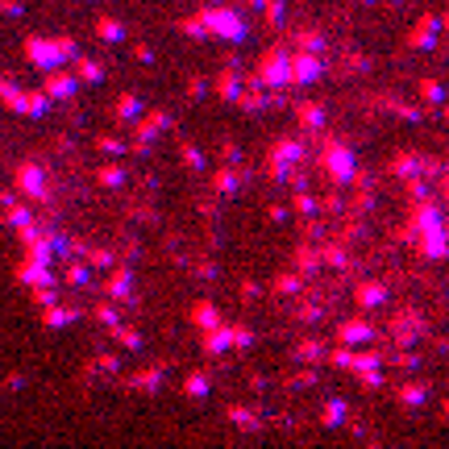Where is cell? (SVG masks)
<instances>
[{
	"instance_id": "cell-1",
	"label": "cell",
	"mask_w": 449,
	"mask_h": 449,
	"mask_svg": "<svg viewBox=\"0 0 449 449\" xmlns=\"http://www.w3.org/2000/svg\"><path fill=\"white\" fill-rule=\"evenodd\" d=\"M80 54V46L75 38H67V34H58V38H25V58L46 71V67H58V63H67V58H75Z\"/></svg>"
},
{
	"instance_id": "cell-2",
	"label": "cell",
	"mask_w": 449,
	"mask_h": 449,
	"mask_svg": "<svg viewBox=\"0 0 449 449\" xmlns=\"http://www.w3.org/2000/svg\"><path fill=\"white\" fill-rule=\"evenodd\" d=\"M200 21H204L208 38H229V42H241V38H246V21H241L229 4H208V8H200Z\"/></svg>"
},
{
	"instance_id": "cell-3",
	"label": "cell",
	"mask_w": 449,
	"mask_h": 449,
	"mask_svg": "<svg viewBox=\"0 0 449 449\" xmlns=\"http://www.w3.org/2000/svg\"><path fill=\"white\" fill-rule=\"evenodd\" d=\"M320 171H324V175H329L333 183H350V179H354V171H358V163H354V150L329 137V141L320 146Z\"/></svg>"
},
{
	"instance_id": "cell-4",
	"label": "cell",
	"mask_w": 449,
	"mask_h": 449,
	"mask_svg": "<svg viewBox=\"0 0 449 449\" xmlns=\"http://www.w3.org/2000/svg\"><path fill=\"white\" fill-rule=\"evenodd\" d=\"M324 75V63H320V54L316 50H296V54H287V84H316Z\"/></svg>"
},
{
	"instance_id": "cell-5",
	"label": "cell",
	"mask_w": 449,
	"mask_h": 449,
	"mask_svg": "<svg viewBox=\"0 0 449 449\" xmlns=\"http://www.w3.org/2000/svg\"><path fill=\"white\" fill-rule=\"evenodd\" d=\"M250 84H254V88H283V84H287V54H283V50L263 54V63H258V71L250 75Z\"/></svg>"
},
{
	"instance_id": "cell-6",
	"label": "cell",
	"mask_w": 449,
	"mask_h": 449,
	"mask_svg": "<svg viewBox=\"0 0 449 449\" xmlns=\"http://www.w3.org/2000/svg\"><path fill=\"white\" fill-rule=\"evenodd\" d=\"M300 158H304V141H296V137L274 141V150H270V179H287Z\"/></svg>"
},
{
	"instance_id": "cell-7",
	"label": "cell",
	"mask_w": 449,
	"mask_h": 449,
	"mask_svg": "<svg viewBox=\"0 0 449 449\" xmlns=\"http://www.w3.org/2000/svg\"><path fill=\"white\" fill-rule=\"evenodd\" d=\"M42 91L46 100H71L80 91V80H75V71H63V63H58V67L42 71Z\"/></svg>"
},
{
	"instance_id": "cell-8",
	"label": "cell",
	"mask_w": 449,
	"mask_h": 449,
	"mask_svg": "<svg viewBox=\"0 0 449 449\" xmlns=\"http://www.w3.org/2000/svg\"><path fill=\"white\" fill-rule=\"evenodd\" d=\"M129 283H134V267H117V263H113V267H108V279H104V291H108L117 304H134V287H129Z\"/></svg>"
},
{
	"instance_id": "cell-9",
	"label": "cell",
	"mask_w": 449,
	"mask_h": 449,
	"mask_svg": "<svg viewBox=\"0 0 449 449\" xmlns=\"http://www.w3.org/2000/svg\"><path fill=\"white\" fill-rule=\"evenodd\" d=\"M17 191L25 200H46V175L38 163H21L17 167Z\"/></svg>"
},
{
	"instance_id": "cell-10",
	"label": "cell",
	"mask_w": 449,
	"mask_h": 449,
	"mask_svg": "<svg viewBox=\"0 0 449 449\" xmlns=\"http://www.w3.org/2000/svg\"><path fill=\"white\" fill-rule=\"evenodd\" d=\"M379 337V329L370 324V320H341L337 324V341L341 346H366V341H374Z\"/></svg>"
},
{
	"instance_id": "cell-11",
	"label": "cell",
	"mask_w": 449,
	"mask_h": 449,
	"mask_svg": "<svg viewBox=\"0 0 449 449\" xmlns=\"http://www.w3.org/2000/svg\"><path fill=\"white\" fill-rule=\"evenodd\" d=\"M8 108H13L17 117H42L46 108H50V100H46L42 88H38V91H21V88H17V96L8 100Z\"/></svg>"
},
{
	"instance_id": "cell-12",
	"label": "cell",
	"mask_w": 449,
	"mask_h": 449,
	"mask_svg": "<svg viewBox=\"0 0 449 449\" xmlns=\"http://www.w3.org/2000/svg\"><path fill=\"white\" fill-rule=\"evenodd\" d=\"M171 125H175V117H171L167 108H154V113H146L134 125V134H137V141H154V137L163 134V129H171Z\"/></svg>"
},
{
	"instance_id": "cell-13",
	"label": "cell",
	"mask_w": 449,
	"mask_h": 449,
	"mask_svg": "<svg viewBox=\"0 0 449 449\" xmlns=\"http://www.w3.org/2000/svg\"><path fill=\"white\" fill-rule=\"evenodd\" d=\"M354 304H358L362 312L366 308H379V304H387V283H379V279H366L354 287Z\"/></svg>"
},
{
	"instance_id": "cell-14",
	"label": "cell",
	"mask_w": 449,
	"mask_h": 449,
	"mask_svg": "<svg viewBox=\"0 0 449 449\" xmlns=\"http://www.w3.org/2000/svg\"><path fill=\"white\" fill-rule=\"evenodd\" d=\"M420 329H424V320L416 312H404L391 320V337H396V346H412L416 337H420Z\"/></svg>"
},
{
	"instance_id": "cell-15",
	"label": "cell",
	"mask_w": 449,
	"mask_h": 449,
	"mask_svg": "<svg viewBox=\"0 0 449 449\" xmlns=\"http://www.w3.org/2000/svg\"><path fill=\"white\" fill-rule=\"evenodd\" d=\"M437 30H441V21H437V17H420V21H416V30H412V38H407V46H412V50H433Z\"/></svg>"
},
{
	"instance_id": "cell-16",
	"label": "cell",
	"mask_w": 449,
	"mask_h": 449,
	"mask_svg": "<svg viewBox=\"0 0 449 449\" xmlns=\"http://www.w3.org/2000/svg\"><path fill=\"white\" fill-rule=\"evenodd\" d=\"M17 279H21L25 287H42V283H58V274H54V270L46 267V263H30V258H25V263L17 267Z\"/></svg>"
},
{
	"instance_id": "cell-17",
	"label": "cell",
	"mask_w": 449,
	"mask_h": 449,
	"mask_svg": "<svg viewBox=\"0 0 449 449\" xmlns=\"http://www.w3.org/2000/svg\"><path fill=\"white\" fill-rule=\"evenodd\" d=\"M213 91L221 96V100H229L233 104V96L241 91V80H237V58H229L221 67V75H217V84H213Z\"/></svg>"
},
{
	"instance_id": "cell-18",
	"label": "cell",
	"mask_w": 449,
	"mask_h": 449,
	"mask_svg": "<svg viewBox=\"0 0 449 449\" xmlns=\"http://www.w3.org/2000/svg\"><path fill=\"white\" fill-rule=\"evenodd\" d=\"M296 117H300V125H304L308 134H324V104H316V100L296 104Z\"/></svg>"
},
{
	"instance_id": "cell-19",
	"label": "cell",
	"mask_w": 449,
	"mask_h": 449,
	"mask_svg": "<svg viewBox=\"0 0 449 449\" xmlns=\"http://www.w3.org/2000/svg\"><path fill=\"white\" fill-rule=\"evenodd\" d=\"M163 374H167V366L158 362V366H150V370L134 374V379H129V387H134V391H141V396H154V391L163 387Z\"/></svg>"
},
{
	"instance_id": "cell-20",
	"label": "cell",
	"mask_w": 449,
	"mask_h": 449,
	"mask_svg": "<svg viewBox=\"0 0 449 449\" xmlns=\"http://www.w3.org/2000/svg\"><path fill=\"white\" fill-rule=\"evenodd\" d=\"M75 316H80L75 308H67V304H58V300H54V304H46V308H42V324H46V329H67Z\"/></svg>"
},
{
	"instance_id": "cell-21",
	"label": "cell",
	"mask_w": 449,
	"mask_h": 449,
	"mask_svg": "<svg viewBox=\"0 0 449 449\" xmlns=\"http://www.w3.org/2000/svg\"><path fill=\"white\" fill-rule=\"evenodd\" d=\"M229 424H237V429H246V433H263V416L258 412H250V407H241V404H233L229 407Z\"/></svg>"
},
{
	"instance_id": "cell-22",
	"label": "cell",
	"mask_w": 449,
	"mask_h": 449,
	"mask_svg": "<svg viewBox=\"0 0 449 449\" xmlns=\"http://www.w3.org/2000/svg\"><path fill=\"white\" fill-rule=\"evenodd\" d=\"M187 320L204 333V329H213V324H221V312H217V304H208V300H200L191 312H187Z\"/></svg>"
},
{
	"instance_id": "cell-23",
	"label": "cell",
	"mask_w": 449,
	"mask_h": 449,
	"mask_svg": "<svg viewBox=\"0 0 449 449\" xmlns=\"http://www.w3.org/2000/svg\"><path fill=\"white\" fill-rule=\"evenodd\" d=\"M75 80L80 84H100L104 80V67L96 58H88V54H75Z\"/></svg>"
},
{
	"instance_id": "cell-24",
	"label": "cell",
	"mask_w": 449,
	"mask_h": 449,
	"mask_svg": "<svg viewBox=\"0 0 449 449\" xmlns=\"http://www.w3.org/2000/svg\"><path fill=\"white\" fill-rule=\"evenodd\" d=\"M96 38H104V42H121V38H125V25H121L117 17L100 13V17H96Z\"/></svg>"
},
{
	"instance_id": "cell-25",
	"label": "cell",
	"mask_w": 449,
	"mask_h": 449,
	"mask_svg": "<svg viewBox=\"0 0 449 449\" xmlns=\"http://www.w3.org/2000/svg\"><path fill=\"white\" fill-rule=\"evenodd\" d=\"M416 171H424V158H420V154H396V158H391V175L407 179V175H416Z\"/></svg>"
},
{
	"instance_id": "cell-26",
	"label": "cell",
	"mask_w": 449,
	"mask_h": 449,
	"mask_svg": "<svg viewBox=\"0 0 449 449\" xmlns=\"http://www.w3.org/2000/svg\"><path fill=\"white\" fill-rule=\"evenodd\" d=\"M429 396H433L429 383H404V387H400V404H407V407H420Z\"/></svg>"
},
{
	"instance_id": "cell-27",
	"label": "cell",
	"mask_w": 449,
	"mask_h": 449,
	"mask_svg": "<svg viewBox=\"0 0 449 449\" xmlns=\"http://www.w3.org/2000/svg\"><path fill=\"white\" fill-rule=\"evenodd\" d=\"M233 104H237V108H246V113H258V108H267L270 100H267V96H263L258 88H254V84H250L246 91H237V96H233Z\"/></svg>"
},
{
	"instance_id": "cell-28",
	"label": "cell",
	"mask_w": 449,
	"mask_h": 449,
	"mask_svg": "<svg viewBox=\"0 0 449 449\" xmlns=\"http://www.w3.org/2000/svg\"><path fill=\"white\" fill-rule=\"evenodd\" d=\"M270 287H274L279 296H300V287H304V274H300V270H283V274H279Z\"/></svg>"
},
{
	"instance_id": "cell-29",
	"label": "cell",
	"mask_w": 449,
	"mask_h": 449,
	"mask_svg": "<svg viewBox=\"0 0 449 449\" xmlns=\"http://www.w3.org/2000/svg\"><path fill=\"white\" fill-rule=\"evenodd\" d=\"M316 258H320L324 267H333V270H350V254H346V246H324Z\"/></svg>"
},
{
	"instance_id": "cell-30",
	"label": "cell",
	"mask_w": 449,
	"mask_h": 449,
	"mask_svg": "<svg viewBox=\"0 0 449 449\" xmlns=\"http://www.w3.org/2000/svg\"><path fill=\"white\" fill-rule=\"evenodd\" d=\"M4 221L13 224V229H21V224L34 221V208H30V204H17V200H8V204H4Z\"/></svg>"
},
{
	"instance_id": "cell-31",
	"label": "cell",
	"mask_w": 449,
	"mask_h": 449,
	"mask_svg": "<svg viewBox=\"0 0 449 449\" xmlns=\"http://www.w3.org/2000/svg\"><path fill=\"white\" fill-rule=\"evenodd\" d=\"M237 171H233V167H221V171H217V175H213V191H217V196H233V191H237Z\"/></svg>"
},
{
	"instance_id": "cell-32",
	"label": "cell",
	"mask_w": 449,
	"mask_h": 449,
	"mask_svg": "<svg viewBox=\"0 0 449 449\" xmlns=\"http://www.w3.org/2000/svg\"><path fill=\"white\" fill-rule=\"evenodd\" d=\"M63 283H67V287H88V283H91V267H88V263H67Z\"/></svg>"
},
{
	"instance_id": "cell-33",
	"label": "cell",
	"mask_w": 449,
	"mask_h": 449,
	"mask_svg": "<svg viewBox=\"0 0 449 449\" xmlns=\"http://www.w3.org/2000/svg\"><path fill=\"white\" fill-rule=\"evenodd\" d=\"M137 113H141V100H137L134 91H125V96H117V121H134Z\"/></svg>"
},
{
	"instance_id": "cell-34",
	"label": "cell",
	"mask_w": 449,
	"mask_h": 449,
	"mask_svg": "<svg viewBox=\"0 0 449 449\" xmlns=\"http://www.w3.org/2000/svg\"><path fill=\"white\" fill-rule=\"evenodd\" d=\"M346 420V400H329V404L320 407V424L324 429H333V424H341Z\"/></svg>"
},
{
	"instance_id": "cell-35",
	"label": "cell",
	"mask_w": 449,
	"mask_h": 449,
	"mask_svg": "<svg viewBox=\"0 0 449 449\" xmlns=\"http://www.w3.org/2000/svg\"><path fill=\"white\" fill-rule=\"evenodd\" d=\"M183 391H187L191 400H204V396H208V374H204V370H191L187 383H183Z\"/></svg>"
},
{
	"instance_id": "cell-36",
	"label": "cell",
	"mask_w": 449,
	"mask_h": 449,
	"mask_svg": "<svg viewBox=\"0 0 449 449\" xmlns=\"http://www.w3.org/2000/svg\"><path fill=\"white\" fill-rule=\"evenodd\" d=\"M379 366H383V354H374V350H366V354H358V358L350 362V370H358V374H370Z\"/></svg>"
},
{
	"instance_id": "cell-37",
	"label": "cell",
	"mask_w": 449,
	"mask_h": 449,
	"mask_svg": "<svg viewBox=\"0 0 449 449\" xmlns=\"http://www.w3.org/2000/svg\"><path fill=\"white\" fill-rule=\"evenodd\" d=\"M296 358H300V362H320V358H324V346L308 337V341H300V346H296Z\"/></svg>"
},
{
	"instance_id": "cell-38",
	"label": "cell",
	"mask_w": 449,
	"mask_h": 449,
	"mask_svg": "<svg viewBox=\"0 0 449 449\" xmlns=\"http://www.w3.org/2000/svg\"><path fill=\"white\" fill-rule=\"evenodd\" d=\"M84 263H88V267H113V263H117V254H113V250L91 246V250H84Z\"/></svg>"
},
{
	"instance_id": "cell-39",
	"label": "cell",
	"mask_w": 449,
	"mask_h": 449,
	"mask_svg": "<svg viewBox=\"0 0 449 449\" xmlns=\"http://www.w3.org/2000/svg\"><path fill=\"white\" fill-rule=\"evenodd\" d=\"M179 150H183V163H187L191 171H204V163H208V158H204V150H196L191 141H179Z\"/></svg>"
},
{
	"instance_id": "cell-40",
	"label": "cell",
	"mask_w": 449,
	"mask_h": 449,
	"mask_svg": "<svg viewBox=\"0 0 449 449\" xmlns=\"http://www.w3.org/2000/svg\"><path fill=\"white\" fill-rule=\"evenodd\" d=\"M316 263H320V258H316V250H308V246H300V250H296V270H300V274H312Z\"/></svg>"
},
{
	"instance_id": "cell-41",
	"label": "cell",
	"mask_w": 449,
	"mask_h": 449,
	"mask_svg": "<svg viewBox=\"0 0 449 449\" xmlns=\"http://www.w3.org/2000/svg\"><path fill=\"white\" fill-rule=\"evenodd\" d=\"M250 341H254V333H250L246 324H229V346H233V350H246Z\"/></svg>"
},
{
	"instance_id": "cell-42",
	"label": "cell",
	"mask_w": 449,
	"mask_h": 449,
	"mask_svg": "<svg viewBox=\"0 0 449 449\" xmlns=\"http://www.w3.org/2000/svg\"><path fill=\"white\" fill-rule=\"evenodd\" d=\"M420 96H424V104H441V100H445V88H441L437 80H420Z\"/></svg>"
},
{
	"instance_id": "cell-43",
	"label": "cell",
	"mask_w": 449,
	"mask_h": 449,
	"mask_svg": "<svg viewBox=\"0 0 449 449\" xmlns=\"http://www.w3.org/2000/svg\"><path fill=\"white\" fill-rule=\"evenodd\" d=\"M324 358L333 362V366H341V370H350V362H354V354H350V346H333V350H324Z\"/></svg>"
},
{
	"instance_id": "cell-44",
	"label": "cell",
	"mask_w": 449,
	"mask_h": 449,
	"mask_svg": "<svg viewBox=\"0 0 449 449\" xmlns=\"http://www.w3.org/2000/svg\"><path fill=\"white\" fill-rule=\"evenodd\" d=\"M291 208H296V213H304V217H312V213H316V196H308V191L300 187V191L291 196Z\"/></svg>"
},
{
	"instance_id": "cell-45",
	"label": "cell",
	"mask_w": 449,
	"mask_h": 449,
	"mask_svg": "<svg viewBox=\"0 0 449 449\" xmlns=\"http://www.w3.org/2000/svg\"><path fill=\"white\" fill-rule=\"evenodd\" d=\"M113 337H117V341H121L125 350H137V346H141V337H137L129 324H113Z\"/></svg>"
},
{
	"instance_id": "cell-46",
	"label": "cell",
	"mask_w": 449,
	"mask_h": 449,
	"mask_svg": "<svg viewBox=\"0 0 449 449\" xmlns=\"http://www.w3.org/2000/svg\"><path fill=\"white\" fill-rule=\"evenodd\" d=\"M96 179H100V187H121V183H125V171H121V167H100Z\"/></svg>"
},
{
	"instance_id": "cell-47",
	"label": "cell",
	"mask_w": 449,
	"mask_h": 449,
	"mask_svg": "<svg viewBox=\"0 0 449 449\" xmlns=\"http://www.w3.org/2000/svg\"><path fill=\"white\" fill-rule=\"evenodd\" d=\"M179 30L187 34V38H208V30H204L200 13H196V17H183V21H179Z\"/></svg>"
},
{
	"instance_id": "cell-48",
	"label": "cell",
	"mask_w": 449,
	"mask_h": 449,
	"mask_svg": "<svg viewBox=\"0 0 449 449\" xmlns=\"http://www.w3.org/2000/svg\"><path fill=\"white\" fill-rule=\"evenodd\" d=\"M96 150H104V154H125L129 146H125L121 137H96Z\"/></svg>"
},
{
	"instance_id": "cell-49",
	"label": "cell",
	"mask_w": 449,
	"mask_h": 449,
	"mask_svg": "<svg viewBox=\"0 0 449 449\" xmlns=\"http://www.w3.org/2000/svg\"><path fill=\"white\" fill-rule=\"evenodd\" d=\"M296 42H300V50H320V46H324V38H320L316 30H304V34H300Z\"/></svg>"
},
{
	"instance_id": "cell-50",
	"label": "cell",
	"mask_w": 449,
	"mask_h": 449,
	"mask_svg": "<svg viewBox=\"0 0 449 449\" xmlns=\"http://www.w3.org/2000/svg\"><path fill=\"white\" fill-rule=\"evenodd\" d=\"M91 366H96V370H100V374H117V370H121V362L113 358V354H100V358L91 362Z\"/></svg>"
},
{
	"instance_id": "cell-51",
	"label": "cell",
	"mask_w": 449,
	"mask_h": 449,
	"mask_svg": "<svg viewBox=\"0 0 449 449\" xmlns=\"http://www.w3.org/2000/svg\"><path fill=\"white\" fill-rule=\"evenodd\" d=\"M263 8H267L270 25H279V21H283V0H263Z\"/></svg>"
},
{
	"instance_id": "cell-52",
	"label": "cell",
	"mask_w": 449,
	"mask_h": 449,
	"mask_svg": "<svg viewBox=\"0 0 449 449\" xmlns=\"http://www.w3.org/2000/svg\"><path fill=\"white\" fill-rule=\"evenodd\" d=\"M13 96H17V84H13L8 75H0V104L8 108V100H13Z\"/></svg>"
},
{
	"instance_id": "cell-53",
	"label": "cell",
	"mask_w": 449,
	"mask_h": 449,
	"mask_svg": "<svg viewBox=\"0 0 449 449\" xmlns=\"http://www.w3.org/2000/svg\"><path fill=\"white\" fill-rule=\"evenodd\" d=\"M204 91H208V80H200V75H191V80H187V96H191V100H200Z\"/></svg>"
},
{
	"instance_id": "cell-54",
	"label": "cell",
	"mask_w": 449,
	"mask_h": 449,
	"mask_svg": "<svg viewBox=\"0 0 449 449\" xmlns=\"http://www.w3.org/2000/svg\"><path fill=\"white\" fill-rule=\"evenodd\" d=\"M407 191H412V200H429V183L412 179V175H407Z\"/></svg>"
},
{
	"instance_id": "cell-55",
	"label": "cell",
	"mask_w": 449,
	"mask_h": 449,
	"mask_svg": "<svg viewBox=\"0 0 449 449\" xmlns=\"http://www.w3.org/2000/svg\"><path fill=\"white\" fill-rule=\"evenodd\" d=\"M96 324H108V329H113V324H117V312H113V308H100V304H96Z\"/></svg>"
},
{
	"instance_id": "cell-56",
	"label": "cell",
	"mask_w": 449,
	"mask_h": 449,
	"mask_svg": "<svg viewBox=\"0 0 449 449\" xmlns=\"http://www.w3.org/2000/svg\"><path fill=\"white\" fill-rule=\"evenodd\" d=\"M258 296H263V287H258V283H241V300H246V304H250V300H258Z\"/></svg>"
},
{
	"instance_id": "cell-57",
	"label": "cell",
	"mask_w": 449,
	"mask_h": 449,
	"mask_svg": "<svg viewBox=\"0 0 449 449\" xmlns=\"http://www.w3.org/2000/svg\"><path fill=\"white\" fill-rule=\"evenodd\" d=\"M25 383H30V379H25V374H8V379H4V391H21V387H25Z\"/></svg>"
},
{
	"instance_id": "cell-58",
	"label": "cell",
	"mask_w": 449,
	"mask_h": 449,
	"mask_svg": "<svg viewBox=\"0 0 449 449\" xmlns=\"http://www.w3.org/2000/svg\"><path fill=\"white\" fill-rule=\"evenodd\" d=\"M0 13H8V17H21V0H0Z\"/></svg>"
},
{
	"instance_id": "cell-59",
	"label": "cell",
	"mask_w": 449,
	"mask_h": 449,
	"mask_svg": "<svg viewBox=\"0 0 449 449\" xmlns=\"http://www.w3.org/2000/svg\"><path fill=\"white\" fill-rule=\"evenodd\" d=\"M134 58L137 63H154V50L150 46H134Z\"/></svg>"
},
{
	"instance_id": "cell-60",
	"label": "cell",
	"mask_w": 449,
	"mask_h": 449,
	"mask_svg": "<svg viewBox=\"0 0 449 449\" xmlns=\"http://www.w3.org/2000/svg\"><path fill=\"white\" fill-rule=\"evenodd\" d=\"M196 270H200L204 279H217V267H213V263H200V267H196Z\"/></svg>"
},
{
	"instance_id": "cell-61",
	"label": "cell",
	"mask_w": 449,
	"mask_h": 449,
	"mask_svg": "<svg viewBox=\"0 0 449 449\" xmlns=\"http://www.w3.org/2000/svg\"><path fill=\"white\" fill-rule=\"evenodd\" d=\"M250 4H254V8H263V0H250Z\"/></svg>"
},
{
	"instance_id": "cell-62",
	"label": "cell",
	"mask_w": 449,
	"mask_h": 449,
	"mask_svg": "<svg viewBox=\"0 0 449 449\" xmlns=\"http://www.w3.org/2000/svg\"><path fill=\"white\" fill-rule=\"evenodd\" d=\"M358 4H370V0H358Z\"/></svg>"
}]
</instances>
